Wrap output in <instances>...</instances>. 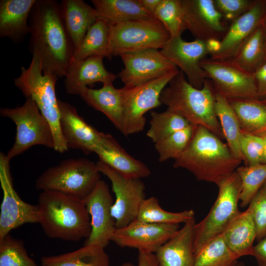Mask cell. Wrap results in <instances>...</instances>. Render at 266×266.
<instances>
[{
  "instance_id": "obj_5",
  "label": "cell",
  "mask_w": 266,
  "mask_h": 266,
  "mask_svg": "<svg viewBox=\"0 0 266 266\" xmlns=\"http://www.w3.org/2000/svg\"><path fill=\"white\" fill-rule=\"evenodd\" d=\"M58 79L51 74L43 72L39 59L33 56L28 67H21L20 74L14 79V83L26 98H31L35 102L51 128L53 149L62 153L68 149L60 126V112L55 92Z\"/></svg>"
},
{
  "instance_id": "obj_22",
  "label": "cell",
  "mask_w": 266,
  "mask_h": 266,
  "mask_svg": "<svg viewBox=\"0 0 266 266\" xmlns=\"http://www.w3.org/2000/svg\"><path fill=\"white\" fill-rule=\"evenodd\" d=\"M103 59L101 57L94 56L73 63L65 76L66 92L68 94L80 95L84 89L95 83L113 84L117 76L106 69Z\"/></svg>"
},
{
  "instance_id": "obj_33",
  "label": "cell",
  "mask_w": 266,
  "mask_h": 266,
  "mask_svg": "<svg viewBox=\"0 0 266 266\" xmlns=\"http://www.w3.org/2000/svg\"><path fill=\"white\" fill-rule=\"evenodd\" d=\"M266 60L265 45L260 25L246 38L235 55L228 61L238 68L254 74Z\"/></svg>"
},
{
  "instance_id": "obj_6",
  "label": "cell",
  "mask_w": 266,
  "mask_h": 266,
  "mask_svg": "<svg viewBox=\"0 0 266 266\" xmlns=\"http://www.w3.org/2000/svg\"><path fill=\"white\" fill-rule=\"evenodd\" d=\"M100 180L97 163L84 158L68 159L47 168L36 179L35 187L84 200Z\"/></svg>"
},
{
  "instance_id": "obj_31",
  "label": "cell",
  "mask_w": 266,
  "mask_h": 266,
  "mask_svg": "<svg viewBox=\"0 0 266 266\" xmlns=\"http://www.w3.org/2000/svg\"><path fill=\"white\" fill-rule=\"evenodd\" d=\"M215 111L232 154L235 159L244 162L240 146L242 131L238 119L228 99L217 93Z\"/></svg>"
},
{
  "instance_id": "obj_45",
  "label": "cell",
  "mask_w": 266,
  "mask_h": 266,
  "mask_svg": "<svg viewBox=\"0 0 266 266\" xmlns=\"http://www.w3.org/2000/svg\"><path fill=\"white\" fill-rule=\"evenodd\" d=\"M253 256L258 266H266V237L258 241L254 245Z\"/></svg>"
},
{
  "instance_id": "obj_25",
  "label": "cell",
  "mask_w": 266,
  "mask_h": 266,
  "mask_svg": "<svg viewBox=\"0 0 266 266\" xmlns=\"http://www.w3.org/2000/svg\"><path fill=\"white\" fill-rule=\"evenodd\" d=\"M79 96L88 105L103 113L122 133L124 109L120 88H116L113 84H103L97 89L86 87Z\"/></svg>"
},
{
  "instance_id": "obj_20",
  "label": "cell",
  "mask_w": 266,
  "mask_h": 266,
  "mask_svg": "<svg viewBox=\"0 0 266 266\" xmlns=\"http://www.w3.org/2000/svg\"><path fill=\"white\" fill-rule=\"evenodd\" d=\"M266 15V0H254L250 9L232 22L220 41L217 50L210 55L214 60L228 61L237 53L246 38L262 24Z\"/></svg>"
},
{
  "instance_id": "obj_46",
  "label": "cell",
  "mask_w": 266,
  "mask_h": 266,
  "mask_svg": "<svg viewBox=\"0 0 266 266\" xmlns=\"http://www.w3.org/2000/svg\"><path fill=\"white\" fill-rule=\"evenodd\" d=\"M137 266H159L155 254L138 251Z\"/></svg>"
},
{
  "instance_id": "obj_16",
  "label": "cell",
  "mask_w": 266,
  "mask_h": 266,
  "mask_svg": "<svg viewBox=\"0 0 266 266\" xmlns=\"http://www.w3.org/2000/svg\"><path fill=\"white\" fill-rule=\"evenodd\" d=\"M179 229V224L151 223L135 219L123 228L116 229L111 241L121 247L155 253Z\"/></svg>"
},
{
  "instance_id": "obj_4",
  "label": "cell",
  "mask_w": 266,
  "mask_h": 266,
  "mask_svg": "<svg viewBox=\"0 0 266 266\" xmlns=\"http://www.w3.org/2000/svg\"><path fill=\"white\" fill-rule=\"evenodd\" d=\"M161 93L160 101L167 109L186 119L190 124L206 128L221 139H225L215 111L216 92L207 79L197 89L179 72Z\"/></svg>"
},
{
  "instance_id": "obj_14",
  "label": "cell",
  "mask_w": 266,
  "mask_h": 266,
  "mask_svg": "<svg viewBox=\"0 0 266 266\" xmlns=\"http://www.w3.org/2000/svg\"><path fill=\"white\" fill-rule=\"evenodd\" d=\"M160 50L180 68L192 86L197 89L202 87L205 80L208 79L200 66V61L207 55H210L207 41L196 39L187 41L181 36L171 37Z\"/></svg>"
},
{
  "instance_id": "obj_41",
  "label": "cell",
  "mask_w": 266,
  "mask_h": 266,
  "mask_svg": "<svg viewBox=\"0 0 266 266\" xmlns=\"http://www.w3.org/2000/svg\"><path fill=\"white\" fill-rule=\"evenodd\" d=\"M240 146L245 166L262 163L265 154V143L262 137L242 132Z\"/></svg>"
},
{
  "instance_id": "obj_24",
  "label": "cell",
  "mask_w": 266,
  "mask_h": 266,
  "mask_svg": "<svg viewBox=\"0 0 266 266\" xmlns=\"http://www.w3.org/2000/svg\"><path fill=\"white\" fill-rule=\"evenodd\" d=\"M36 0L0 1V36L16 43L29 33V19Z\"/></svg>"
},
{
  "instance_id": "obj_15",
  "label": "cell",
  "mask_w": 266,
  "mask_h": 266,
  "mask_svg": "<svg viewBox=\"0 0 266 266\" xmlns=\"http://www.w3.org/2000/svg\"><path fill=\"white\" fill-rule=\"evenodd\" d=\"M120 56L124 67L118 76L128 87L158 78L177 67L157 49L128 52Z\"/></svg>"
},
{
  "instance_id": "obj_30",
  "label": "cell",
  "mask_w": 266,
  "mask_h": 266,
  "mask_svg": "<svg viewBox=\"0 0 266 266\" xmlns=\"http://www.w3.org/2000/svg\"><path fill=\"white\" fill-rule=\"evenodd\" d=\"M40 263L41 266H110L104 248L97 245H84L72 252L43 256Z\"/></svg>"
},
{
  "instance_id": "obj_7",
  "label": "cell",
  "mask_w": 266,
  "mask_h": 266,
  "mask_svg": "<svg viewBox=\"0 0 266 266\" xmlns=\"http://www.w3.org/2000/svg\"><path fill=\"white\" fill-rule=\"evenodd\" d=\"M218 194L207 215L195 227V255L208 242L222 234L241 212V181L236 170L217 185Z\"/></svg>"
},
{
  "instance_id": "obj_44",
  "label": "cell",
  "mask_w": 266,
  "mask_h": 266,
  "mask_svg": "<svg viewBox=\"0 0 266 266\" xmlns=\"http://www.w3.org/2000/svg\"><path fill=\"white\" fill-rule=\"evenodd\" d=\"M254 75L258 99L266 100V60Z\"/></svg>"
},
{
  "instance_id": "obj_17",
  "label": "cell",
  "mask_w": 266,
  "mask_h": 266,
  "mask_svg": "<svg viewBox=\"0 0 266 266\" xmlns=\"http://www.w3.org/2000/svg\"><path fill=\"white\" fill-rule=\"evenodd\" d=\"M84 201L91 218V233L84 245L105 248L116 229L111 214L114 201L107 183L100 180Z\"/></svg>"
},
{
  "instance_id": "obj_13",
  "label": "cell",
  "mask_w": 266,
  "mask_h": 266,
  "mask_svg": "<svg viewBox=\"0 0 266 266\" xmlns=\"http://www.w3.org/2000/svg\"><path fill=\"white\" fill-rule=\"evenodd\" d=\"M97 165L100 173L110 180L115 195L111 214L115 221L116 228H123L136 219L140 204L146 199L145 185L139 179L123 177L100 160Z\"/></svg>"
},
{
  "instance_id": "obj_29",
  "label": "cell",
  "mask_w": 266,
  "mask_h": 266,
  "mask_svg": "<svg viewBox=\"0 0 266 266\" xmlns=\"http://www.w3.org/2000/svg\"><path fill=\"white\" fill-rule=\"evenodd\" d=\"M242 132L261 137L266 134V100H228Z\"/></svg>"
},
{
  "instance_id": "obj_35",
  "label": "cell",
  "mask_w": 266,
  "mask_h": 266,
  "mask_svg": "<svg viewBox=\"0 0 266 266\" xmlns=\"http://www.w3.org/2000/svg\"><path fill=\"white\" fill-rule=\"evenodd\" d=\"M195 256L194 266H233L238 259L222 234L208 242Z\"/></svg>"
},
{
  "instance_id": "obj_51",
  "label": "cell",
  "mask_w": 266,
  "mask_h": 266,
  "mask_svg": "<svg viewBox=\"0 0 266 266\" xmlns=\"http://www.w3.org/2000/svg\"><path fill=\"white\" fill-rule=\"evenodd\" d=\"M233 266H244V264L243 262L238 261Z\"/></svg>"
},
{
  "instance_id": "obj_39",
  "label": "cell",
  "mask_w": 266,
  "mask_h": 266,
  "mask_svg": "<svg viewBox=\"0 0 266 266\" xmlns=\"http://www.w3.org/2000/svg\"><path fill=\"white\" fill-rule=\"evenodd\" d=\"M196 127V125L191 124L155 143V148L159 155V161L164 162L169 159L175 160L177 158L188 145Z\"/></svg>"
},
{
  "instance_id": "obj_34",
  "label": "cell",
  "mask_w": 266,
  "mask_h": 266,
  "mask_svg": "<svg viewBox=\"0 0 266 266\" xmlns=\"http://www.w3.org/2000/svg\"><path fill=\"white\" fill-rule=\"evenodd\" d=\"M195 218L193 209L172 212L163 209L158 199L152 196L145 199L139 207L136 219L147 223L163 224L185 223Z\"/></svg>"
},
{
  "instance_id": "obj_37",
  "label": "cell",
  "mask_w": 266,
  "mask_h": 266,
  "mask_svg": "<svg viewBox=\"0 0 266 266\" xmlns=\"http://www.w3.org/2000/svg\"><path fill=\"white\" fill-rule=\"evenodd\" d=\"M236 171L241 181L240 205L245 207L266 181V163L239 166Z\"/></svg>"
},
{
  "instance_id": "obj_21",
  "label": "cell",
  "mask_w": 266,
  "mask_h": 266,
  "mask_svg": "<svg viewBox=\"0 0 266 266\" xmlns=\"http://www.w3.org/2000/svg\"><path fill=\"white\" fill-rule=\"evenodd\" d=\"M195 218L180 228L175 234L154 253L159 266H194Z\"/></svg>"
},
{
  "instance_id": "obj_9",
  "label": "cell",
  "mask_w": 266,
  "mask_h": 266,
  "mask_svg": "<svg viewBox=\"0 0 266 266\" xmlns=\"http://www.w3.org/2000/svg\"><path fill=\"white\" fill-rule=\"evenodd\" d=\"M109 25L111 57L147 49H162L170 35L157 19L135 20Z\"/></svg>"
},
{
  "instance_id": "obj_12",
  "label": "cell",
  "mask_w": 266,
  "mask_h": 266,
  "mask_svg": "<svg viewBox=\"0 0 266 266\" xmlns=\"http://www.w3.org/2000/svg\"><path fill=\"white\" fill-rule=\"evenodd\" d=\"M216 93L228 100L258 99L254 75L228 61L205 58L200 62Z\"/></svg>"
},
{
  "instance_id": "obj_42",
  "label": "cell",
  "mask_w": 266,
  "mask_h": 266,
  "mask_svg": "<svg viewBox=\"0 0 266 266\" xmlns=\"http://www.w3.org/2000/svg\"><path fill=\"white\" fill-rule=\"evenodd\" d=\"M247 209L252 217L259 241L266 237V185H263Z\"/></svg>"
},
{
  "instance_id": "obj_38",
  "label": "cell",
  "mask_w": 266,
  "mask_h": 266,
  "mask_svg": "<svg viewBox=\"0 0 266 266\" xmlns=\"http://www.w3.org/2000/svg\"><path fill=\"white\" fill-rule=\"evenodd\" d=\"M153 15L164 25L170 37L181 36L186 30L181 0H162Z\"/></svg>"
},
{
  "instance_id": "obj_3",
  "label": "cell",
  "mask_w": 266,
  "mask_h": 266,
  "mask_svg": "<svg viewBox=\"0 0 266 266\" xmlns=\"http://www.w3.org/2000/svg\"><path fill=\"white\" fill-rule=\"evenodd\" d=\"M39 222L47 236L78 241L91 233V218L84 200L53 191L38 196Z\"/></svg>"
},
{
  "instance_id": "obj_11",
  "label": "cell",
  "mask_w": 266,
  "mask_h": 266,
  "mask_svg": "<svg viewBox=\"0 0 266 266\" xmlns=\"http://www.w3.org/2000/svg\"><path fill=\"white\" fill-rule=\"evenodd\" d=\"M10 160L0 153V183L3 192L0 205V239L14 229L27 223H38L37 204L23 200L14 188L10 172Z\"/></svg>"
},
{
  "instance_id": "obj_1",
  "label": "cell",
  "mask_w": 266,
  "mask_h": 266,
  "mask_svg": "<svg viewBox=\"0 0 266 266\" xmlns=\"http://www.w3.org/2000/svg\"><path fill=\"white\" fill-rule=\"evenodd\" d=\"M29 51L39 60L43 72L58 79L66 75L75 48L64 23L60 3L36 0L29 17Z\"/></svg>"
},
{
  "instance_id": "obj_23",
  "label": "cell",
  "mask_w": 266,
  "mask_h": 266,
  "mask_svg": "<svg viewBox=\"0 0 266 266\" xmlns=\"http://www.w3.org/2000/svg\"><path fill=\"white\" fill-rule=\"evenodd\" d=\"M95 153L98 155L100 161L125 178L140 179L151 174L149 168L145 164L130 155L109 134L106 133L103 143Z\"/></svg>"
},
{
  "instance_id": "obj_10",
  "label": "cell",
  "mask_w": 266,
  "mask_h": 266,
  "mask_svg": "<svg viewBox=\"0 0 266 266\" xmlns=\"http://www.w3.org/2000/svg\"><path fill=\"white\" fill-rule=\"evenodd\" d=\"M178 67L158 78L137 86L120 88L124 109L122 133L128 136L141 132L146 113L161 105L160 96L170 81L179 72Z\"/></svg>"
},
{
  "instance_id": "obj_19",
  "label": "cell",
  "mask_w": 266,
  "mask_h": 266,
  "mask_svg": "<svg viewBox=\"0 0 266 266\" xmlns=\"http://www.w3.org/2000/svg\"><path fill=\"white\" fill-rule=\"evenodd\" d=\"M60 126L68 149H78L85 154L95 153L103 143L105 133L88 124L70 104L58 100Z\"/></svg>"
},
{
  "instance_id": "obj_48",
  "label": "cell",
  "mask_w": 266,
  "mask_h": 266,
  "mask_svg": "<svg viewBox=\"0 0 266 266\" xmlns=\"http://www.w3.org/2000/svg\"><path fill=\"white\" fill-rule=\"evenodd\" d=\"M263 32V35L265 45L266 52V15L261 25Z\"/></svg>"
},
{
  "instance_id": "obj_28",
  "label": "cell",
  "mask_w": 266,
  "mask_h": 266,
  "mask_svg": "<svg viewBox=\"0 0 266 266\" xmlns=\"http://www.w3.org/2000/svg\"><path fill=\"white\" fill-rule=\"evenodd\" d=\"M99 19L109 25L135 20L156 19L139 0H92Z\"/></svg>"
},
{
  "instance_id": "obj_52",
  "label": "cell",
  "mask_w": 266,
  "mask_h": 266,
  "mask_svg": "<svg viewBox=\"0 0 266 266\" xmlns=\"http://www.w3.org/2000/svg\"><path fill=\"white\" fill-rule=\"evenodd\" d=\"M265 185H266V181H265V182L264 183V184Z\"/></svg>"
},
{
  "instance_id": "obj_32",
  "label": "cell",
  "mask_w": 266,
  "mask_h": 266,
  "mask_svg": "<svg viewBox=\"0 0 266 266\" xmlns=\"http://www.w3.org/2000/svg\"><path fill=\"white\" fill-rule=\"evenodd\" d=\"M109 24L104 20L98 19L88 30L76 49L72 63L94 56L111 59L109 53Z\"/></svg>"
},
{
  "instance_id": "obj_27",
  "label": "cell",
  "mask_w": 266,
  "mask_h": 266,
  "mask_svg": "<svg viewBox=\"0 0 266 266\" xmlns=\"http://www.w3.org/2000/svg\"><path fill=\"white\" fill-rule=\"evenodd\" d=\"M231 251L239 259L253 254L254 242L256 240V227L249 211L246 209L240 214L222 233Z\"/></svg>"
},
{
  "instance_id": "obj_40",
  "label": "cell",
  "mask_w": 266,
  "mask_h": 266,
  "mask_svg": "<svg viewBox=\"0 0 266 266\" xmlns=\"http://www.w3.org/2000/svg\"><path fill=\"white\" fill-rule=\"evenodd\" d=\"M0 266H39L30 257L23 241L9 233L0 239Z\"/></svg>"
},
{
  "instance_id": "obj_50",
  "label": "cell",
  "mask_w": 266,
  "mask_h": 266,
  "mask_svg": "<svg viewBox=\"0 0 266 266\" xmlns=\"http://www.w3.org/2000/svg\"><path fill=\"white\" fill-rule=\"evenodd\" d=\"M121 266H134L133 264H132L131 263L127 262V263H124Z\"/></svg>"
},
{
  "instance_id": "obj_43",
  "label": "cell",
  "mask_w": 266,
  "mask_h": 266,
  "mask_svg": "<svg viewBox=\"0 0 266 266\" xmlns=\"http://www.w3.org/2000/svg\"><path fill=\"white\" fill-rule=\"evenodd\" d=\"M254 0H213L216 9L223 19L233 21L246 12Z\"/></svg>"
},
{
  "instance_id": "obj_49",
  "label": "cell",
  "mask_w": 266,
  "mask_h": 266,
  "mask_svg": "<svg viewBox=\"0 0 266 266\" xmlns=\"http://www.w3.org/2000/svg\"><path fill=\"white\" fill-rule=\"evenodd\" d=\"M262 137L264 139V143H265V154H264V157L262 163L266 164V134Z\"/></svg>"
},
{
  "instance_id": "obj_8",
  "label": "cell",
  "mask_w": 266,
  "mask_h": 266,
  "mask_svg": "<svg viewBox=\"0 0 266 266\" xmlns=\"http://www.w3.org/2000/svg\"><path fill=\"white\" fill-rule=\"evenodd\" d=\"M0 114L11 119L16 127L14 142L6 154L10 160L34 145L54 149L50 125L32 99L26 98L21 106L2 107Z\"/></svg>"
},
{
  "instance_id": "obj_18",
  "label": "cell",
  "mask_w": 266,
  "mask_h": 266,
  "mask_svg": "<svg viewBox=\"0 0 266 266\" xmlns=\"http://www.w3.org/2000/svg\"><path fill=\"white\" fill-rule=\"evenodd\" d=\"M185 29L196 39L221 40L228 28L213 0H181Z\"/></svg>"
},
{
  "instance_id": "obj_36",
  "label": "cell",
  "mask_w": 266,
  "mask_h": 266,
  "mask_svg": "<svg viewBox=\"0 0 266 266\" xmlns=\"http://www.w3.org/2000/svg\"><path fill=\"white\" fill-rule=\"evenodd\" d=\"M150 128L147 136L155 143L182 130L191 124L181 116L169 110L150 114Z\"/></svg>"
},
{
  "instance_id": "obj_47",
  "label": "cell",
  "mask_w": 266,
  "mask_h": 266,
  "mask_svg": "<svg viewBox=\"0 0 266 266\" xmlns=\"http://www.w3.org/2000/svg\"><path fill=\"white\" fill-rule=\"evenodd\" d=\"M161 0H139L140 3L146 10L153 15Z\"/></svg>"
},
{
  "instance_id": "obj_2",
  "label": "cell",
  "mask_w": 266,
  "mask_h": 266,
  "mask_svg": "<svg viewBox=\"0 0 266 266\" xmlns=\"http://www.w3.org/2000/svg\"><path fill=\"white\" fill-rule=\"evenodd\" d=\"M241 162L220 138L204 127L196 126L190 141L174 160L173 166L188 170L198 180L217 185L235 171Z\"/></svg>"
},
{
  "instance_id": "obj_26",
  "label": "cell",
  "mask_w": 266,
  "mask_h": 266,
  "mask_svg": "<svg viewBox=\"0 0 266 266\" xmlns=\"http://www.w3.org/2000/svg\"><path fill=\"white\" fill-rule=\"evenodd\" d=\"M60 4L64 23L76 50L99 19L97 12L82 0H62Z\"/></svg>"
}]
</instances>
